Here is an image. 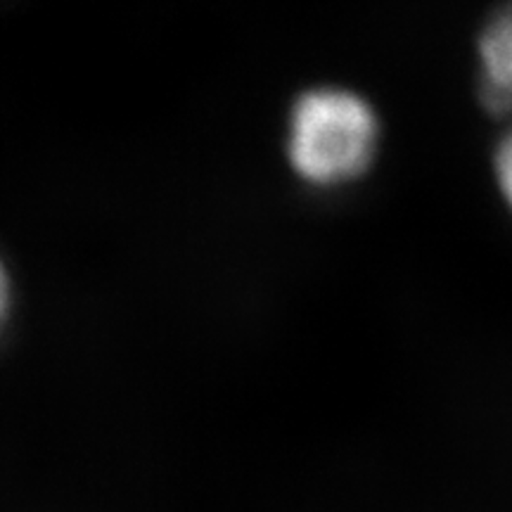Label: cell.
I'll list each match as a JSON object with an SVG mask.
<instances>
[{
	"instance_id": "6da1fadb",
	"label": "cell",
	"mask_w": 512,
	"mask_h": 512,
	"mask_svg": "<svg viewBox=\"0 0 512 512\" xmlns=\"http://www.w3.org/2000/svg\"><path fill=\"white\" fill-rule=\"evenodd\" d=\"M380 124L361 95L344 88H316L294 102L287 124V159L313 188L356 181L377 152Z\"/></svg>"
},
{
	"instance_id": "7a4b0ae2",
	"label": "cell",
	"mask_w": 512,
	"mask_h": 512,
	"mask_svg": "<svg viewBox=\"0 0 512 512\" xmlns=\"http://www.w3.org/2000/svg\"><path fill=\"white\" fill-rule=\"evenodd\" d=\"M477 91L494 114H512V0L498 5L477 38Z\"/></svg>"
},
{
	"instance_id": "3957f363",
	"label": "cell",
	"mask_w": 512,
	"mask_h": 512,
	"mask_svg": "<svg viewBox=\"0 0 512 512\" xmlns=\"http://www.w3.org/2000/svg\"><path fill=\"white\" fill-rule=\"evenodd\" d=\"M494 171L498 188H501L505 202H508L512 209V128L498 140L494 155Z\"/></svg>"
},
{
	"instance_id": "277c9868",
	"label": "cell",
	"mask_w": 512,
	"mask_h": 512,
	"mask_svg": "<svg viewBox=\"0 0 512 512\" xmlns=\"http://www.w3.org/2000/svg\"><path fill=\"white\" fill-rule=\"evenodd\" d=\"M10 302H12V294H10V278H8V271H5L3 261H0V328H3L5 320H8Z\"/></svg>"
}]
</instances>
